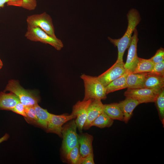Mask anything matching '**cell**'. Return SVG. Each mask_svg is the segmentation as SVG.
Returning <instances> with one entry per match:
<instances>
[{
  "instance_id": "cell-10",
  "label": "cell",
  "mask_w": 164,
  "mask_h": 164,
  "mask_svg": "<svg viewBox=\"0 0 164 164\" xmlns=\"http://www.w3.org/2000/svg\"><path fill=\"white\" fill-rule=\"evenodd\" d=\"M93 99L77 101L73 106L72 113L76 116L75 122L79 131L82 132L87 118L88 109Z\"/></svg>"
},
{
  "instance_id": "cell-1",
  "label": "cell",
  "mask_w": 164,
  "mask_h": 164,
  "mask_svg": "<svg viewBox=\"0 0 164 164\" xmlns=\"http://www.w3.org/2000/svg\"><path fill=\"white\" fill-rule=\"evenodd\" d=\"M128 25L127 30L124 35L118 39L108 38L110 42L118 50V56L116 61L123 62V56L126 49L129 48L131 43L132 35L136 26L140 22L141 18L138 12L136 9H131L127 15Z\"/></svg>"
},
{
  "instance_id": "cell-2",
  "label": "cell",
  "mask_w": 164,
  "mask_h": 164,
  "mask_svg": "<svg viewBox=\"0 0 164 164\" xmlns=\"http://www.w3.org/2000/svg\"><path fill=\"white\" fill-rule=\"evenodd\" d=\"M80 77L83 80L84 87L83 100L94 99L101 100L106 98L105 87L99 80L97 77L83 74Z\"/></svg>"
},
{
  "instance_id": "cell-31",
  "label": "cell",
  "mask_w": 164,
  "mask_h": 164,
  "mask_svg": "<svg viewBox=\"0 0 164 164\" xmlns=\"http://www.w3.org/2000/svg\"><path fill=\"white\" fill-rule=\"evenodd\" d=\"M22 3V0H12L9 5L21 7Z\"/></svg>"
},
{
  "instance_id": "cell-21",
  "label": "cell",
  "mask_w": 164,
  "mask_h": 164,
  "mask_svg": "<svg viewBox=\"0 0 164 164\" xmlns=\"http://www.w3.org/2000/svg\"><path fill=\"white\" fill-rule=\"evenodd\" d=\"M113 123V120L103 111L91 123V127L95 126L100 128L109 127Z\"/></svg>"
},
{
  "instance_id": "cell-25",
  "label": "cell",
  "mask_w": 164,
  "mask_h": 164,
  "mask_svg": "<svg viewBox=\"0 0 164 164\" xmlns=\"http://www.w3.org/2000/svg\"><path fill=\"white\" fill-rule=\"evenodd\" d=\"M26 119L29 122L38 124L37 119L34 106H25Z\"/></svg>"
},
{
  "instance_id": "cell-13",
  "label": "cell",
  "mask_w": 164,
  "mask_h": 164,
  "mask_svg": "<svg viewBox=\"0 0 164 164\" xmlns=\"http://www.w3.org/2000/svg\"><path fill=\"white\" fill-rule=\"evenodd\" d=\"M123 114V121L127 123L132 117L133 111L141 103L137 100L126 97L118 103Z\"/></svg>"
},
{
  "instance_id": "cell-28",
  "label": "cell",
  "mask_w": 164,
  "mask_h": 164,
  "mask_svg": "<svg viewBox=\"0 0 164 164\" xmlns=\"http://www.w3.org/2000/svg\"><path fill=\"white\" fill-rule=\"evenodd\" d=\"M22 7L24 9L29 10L35 9L37 6L36 0H22Z\"/></svg>"
},
{
  "instance_id": "cell-17",
  "label": "cell",
  "mask_w": 164,
  "mask_h": 164,
  "mask_svg": "<svg viewBox=\"0 0 164 164\" xmlns=\"http://www.w3.org/2000/svg\"><path fill=\"white\" fill-rule=\"evenodd\" d=\"M164 86V76L147 73L145 78L144 87L159 91Z\"/></svg>"
},
{
  "instance_id": "cell-20",
  "label": "cell",
  "mask_w": 164,
  "mask_h": 164,
  "mask_svg": "<svg viewBox=\"0 0 164 164\" xmlns=\"http://www.w3.org/2000/svg\"><path fill=\"white\" fill-rule=\"evenodd\" d=\"M37 119L38 124L46 129L50 114L46 109H44L38 104L34 106Z\"/></svg>"
},
{
  "instance_id": "cell-15",
  "label": "cell",
  "mask_w": 164,
  "mask_h": 164,
  "mask_svg": "<svg viewBox=\"0 0 164 164\" xmlns=\"http://www.w3.org/2000/svg\"><path fill=\"white\" fill-rule=\"evenodd\" d=\"M20 101L14 94L0 93V110L11 111Z\"/></svg>"
},
{
  "instance_id": "cell-18",
  "label": "cell",
  "mask_w": 164,
  "mask_h": 164,
  "mask_svg": "<svg viewBox=\"0 0 164 164\" xmlns=\"http://www.w3.org/2000/svg\"><path fill=\"white\" fill-rule=\"evenodd\" d=\"M131 72L127 70L121 76L112 81L105 87L107 94L116 91L127 88L126 80L128 74Z\"/></svg>"
},
{
  "instance_id": "cell-32",
  "label": "cell",
  "mask_w": 164,
  "mask_h": 164,
  "mask_svg": "<svg viewBox=\"0 0 164 164\" xmlns=\"http://www.w3.org/2000/svg\"><path fill=\"white\" fill-rule=\"evenodd\" d=\"M12 1V0H0V8L3 7L6 3L9 5Z\"/></svg>"
},
{
  "instance_id": "cell-35",
  "label": "cell",
  "mask_w": 164,
  "mask_h": 164,
  "mask_svg": "<svg viewBox=\"0 0 164 164\" xmlns=\"http://www.w3.org/2000/svg\"></svg>"
},
{
  "instance_id": "cell-8",
  "label": "cell",
  "mask_w": 164,
  "mask_h": 164,
  "mask_svg": "<svg viewBox=\"0 0 164 164\" xmlns=\"http://www.w3.org/2000/svg\"><path fill=\"white\" fill-rule=\"evenodd\" d=\"M75 118L76 116L72 113L70 115L63 114L59 115L50 114L46 129V131L48 132L55 133L61 137L63 125L67 122Z\"/></svg>"
},
{
  "instance_id": "cell-19",
  "label": "cell",
  "mask_w": 164,
  "mask_h": 164,
  "mask_svg": "<svg viewBox=\"0 0 164 164\" xmlns=\"http://www.w3.org/2000/svg\"><path fill=\"white\" fill-rule=\"evenodd\" d=\"M103 111L113 120L123 121V114L118 103L104 104Z\"/></svg>"
},
{
  "instance_id": "cell-33",
  "label": "cell",
  "mask_w": 164,
  "mask_h": 164,
  "mask_svg": "<svg viewBox=\"0 0 164 164\" xmlns=\"http://www.w3.org/2000/svg\"><path fill=\"white\" fill-rule=\"evenodd\" d=\"M9 137V135L7 133L5 134L3 137L0 138V143L4 141H6Z\"/></svg>"
},
{
  "instance_id": "cell-14",
  "label": "cell",
  "mask_w": 164,
  "mask_h": 164,
  "mask_svg": "<svg viewBox=\"0 0 164 164\" xmlns=\"http://www.w3.org/2000/svg\"><path fill=\"white\" fill-rule=\"evenodd\" d=\"M93 136L88 133H83L78 136L80 153L81 157H85L93 152Z\"/></svg>"
},
{
  "instance_id": "cell-5",
  "label": "cell",
  "mask_w": 164,
  "mask_h": 164,
  "mask_svg": "<svg viewBox=\"0 0 164 164\" xmlns=\"http://www.w3.org/2000/svg\"><path fill=\"white\" fill-rule=\"evenodd\" d=\"M77 128V125L74 120H73L63 127L62 130L63 138L62 149L63 153L65 155L78 143Z\"/></svg>"
},
{
  "instance_id": "cell-9",
  "label": "cell",
  "mask_w": 164,
  "mask_h": 164,
  "mask_svg": "<svg viewBox=\"0 0 164 164\" xmlns=\"http://www.w3.org/2000/svg\"><path fill=\"white\" fill-rule=\"evenodd\" d=\"M126 71L123 62L116 61L110 68L97 77L99 80L106 87L112 81L122 75Z\"/></svg>"
},
{
  "instance_id": "cell-27",
  "label": "cell",
  "mask_w": 164,
  "mask_h": 164,
  "mask_svg": "<svg viewBox=\"0 0 164 164\" xmlns=\"http://www.w3.org/2000/svg\"><path fill=\"white\" fill-rule=\"evenodd\" d=\"M149 59L154 64L164 61V49L161 47L157 51L155 55Z\"/></svg>"
},
{
  "instance_id": "cell-4",
  "label": "cell",
  "mask_w": 164,
  "mask_h": 164,
  "mask_svg": "<svg viewBox=\"0 0 164 164\" xmlns=\"http://www.w3.org/2000/svg\"><path fill=\"white\" fill-rule=\"evenodd\" d=\"M25 36L27 39L30 41L50 44L57 50H60L63 47L61 40L56 37L49 35L38 27L27 25V31Z\"/></svg>"
},
{
  "instance_id": "cell-34",
  "label": "cell",
  "mask_w": 164,
  "mask_h": 164,
  "mask_svg": "<svg viewBox=\"0 0 164 164\" xmlns=\"http://www.w3.org/2000/svg\"><path fill=\"white\" fill-rule=\"evenodd\" d=\"M3 65V64L2 62V61L1 60V59H0V70L2 67Z\"/></svg>"
},
{
  "instance_id": "cell-7",
  "label": "cell",
  "mask_w": 164,
  "mask_h": 164,
  "mask_svg": "<svg viewBox=\"0 0 164 164\" xmlns=\"http://www.w3.org/2000/svg\"><path fill=\"white\" fill-rule=\"evenodd\" d=\"M159 91L145 87L128 88L124 95L126 97L137 100L142 104L154 102Z\"/></svg>"
},
{
  "instance_id": "cell-22",
  "label": "cell",
  "mask_w": 164,
  "mask_h": 164,
  "mask_svg": "<svg viewBox=\"0 0 164 164\" xmlns=\"http://www.w3.org/2000/svg\"><path fill=\"white\" fill-rule=\"evenodd\" d=\"M154 64L149 59L139 58V61L133 73H149L152 70Z\"/></svg>"
},
{
  "instance_id": "cell-3",
  "label": "cell",
  "mask_w": 164,
  "mask_h": 164,
  "mask_svg": "<svg viewBox=\"0 0 164 164\" xmlns=\"http://www.w3.org/2000/svg\"><path fill=\"white\" fill-rule=\"evenodd\" d=\"M9 91L15 94L25 106H34L39 101V97L33 92L24 89L18 80H10L4 92Z\"/></svg>"
},
{
  "instance_id": "cell-23",
  "label": "cell",
  "mask_w": 164,
  "mask_h": 164,
  "mask_svg": "<svg viewBox=\"0 0 164 164\" xmlns=\"http://www.w3.org/2000/svg\"><path fill=\"white\" fill-rule=\"evenodd\" d=\"M157 106L160 119L162 124L164 121V89H161L159 91L154 101Z\"/></svg>"
},
{
  "instance_id": "cell-6",
  "label": "cell",
  "mask_w": 164,
  "mask_h": 164,
  "mask_svg": "<svg viewBox=\"0 0 164 164\" xmlns=\"http://www.w3.org/2000/svg\"><path fill=\"white\" fill-rule=\"evenodd\" d=\"M26 22L27 25L38 27L49 35L56 37L55 34L52 19L46 12L28 16L26 19Z\"/></svg>"
},
{
  "instance_id": "cell-24",
  "label": "cell",
  "mask_w": 164,
  "mask_h": 164,
  "mask_svg": "<svg viewBox=\"0 0 164 164\" xmlns=\"http://www.w3.org/2000/svg\"><path fill=\"white\" fill-rule=\"evenodd\" d=\"M68 160L73 164H79L81 156L80 153L79 145L78 143L66 155Z\"/></svg>"
},
{
  "instance_id": "cell-26",
  "label": "cell",
  "mask_w": 164,
  "mask_h": 164,
  "mask_svg": "<svg viewBox=\"0 0 164 164\" xmlns=\"http://www.w3.org/2000/svg\"><path fill=\"white\" fill-rule=\"evenodd\" d=\"M148 73L152 74L164 76V61L155 64L151 71Z\"/></svg>"
},
{
  "instance_id": "cell-29",
  "label": "cell",
  "mask_w": 164,
  "mask_h": 164,
  "mask_svg": "<svg viewBox=\"0 0 164 164\" xmlns=\"http://www.w3.org/2000/svg\"><path fill=\"white\" fill-rule=\"evenodd\" d=\"M25 106L20 101L17 103L11 111L26 118V116L25 112Z\"/></svg>"
},
{
  "instance_id": "cell-16",
  "label": "cell",
  "mask_w": 164,
  "mask_h": 164,
  "mask_svg": "<svg viewBox=\"0 0 164 164\" xmlns=\"http://www.w3.org/2000/svg\"><path fill=\"white\" fill-rule=\"evenodd\" d=\"M147 73H133L130 72L126 79L127 88L137 89L144 87L145 79Z\"/></svg>"
},
{
  "instance_id": "cell-12",
  "label": "cell",
  "mask_w": 164,
  "mask_h": 164,
  "mask_svg": "<svg viewBox=\"0 0 164 164\" xmlns=\"http://www.w3.org/2000/svg\"><path fill=\"white\" fill-rule=\"evenodd\" d=\"M104 104L101 100L93 99L88 109L87 114L83 128H90L91 123L103 112Z\"/></svg>"
},
{
  "instance_id": "cell-30",
  "label": "cell",
  "mask_w": 164,
  "mask_h": 164,
  "mask_svg": "<svg viewBox=\"0 0 164 164\" xmlns=\"http://www.w3.org/2000/svg\"><path fill=\"white\" fill-rule=\"evenodd\" d=\"M94 155L93 152L88 155L84 157H81L80 159L79 164H94Z\"/></svg>"
},
{
  "instance_id": "cell-11",
  "label": "cell",
  "mask_w": 164,
  "mask_h": 164,
  "mask_svg": "<svg viewBox=\"0 0 164 164\" xmlns=\"http://www.w3.org/2000/svg\"><path fill=\"white\" fill-rule=\"evenodd\" d=\"M132 41L129 47L128 54L124 67L126 70L133 72L139 61L137 54V45L138 41V32L136 28L134 31Z\"/></svg>"
}]
</instances>
